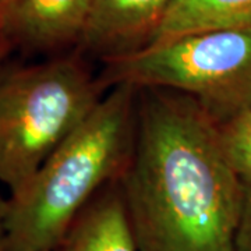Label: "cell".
<instances>
[{
    "mask_svg": "<svg viewBox=\"0 0 251 251\" xmlns=\"http://www.w3.org/2000/svg\"><path fill=\"white\" fill-rule=\"evenodd\" d=\"M119 186L138 251H236L244 186L222 152L218 125L196 99L138 90Z\"/></svg>",
    "mask_w": 251,
    "mask_h": 251,
    "instance_id": "obj_1",
    "label": "cell"
},
{
    "mask_svg": "<svg viewBox=\"0 0 251 251\" xmlns=\"http://www.w3.org/2000/svg\"><path fill=\"white\" fill-rule=\"evenodd\" d=\"M138 90L116 85L10 194L6 251H56L75 218L120 177L134 140Z\"/></svg>",
    "mask_w": 251,
    "mask_h": 251,
    "instance_id": "obj_2",
    "label": "cell"
},
{
    "mask_svg": "<svg viewBox=\"0 0 251 251\" xmlns=\"http://www.w3.org/2000/svg\"><path fill=\"white\" fill-rule=\"evenodd\" d=\"M108 88L78 56L0 64V183L18 191Z\"/></svg>",
    "mask_w": 251,
    "mask_h": 251,
    "instance_id": "obj_3",
    "label": "cell"
},
{
    "mask_svg": "<svg viewBox=\"0 0 251 251\" xmlns=\"http://www.w3.org/2000/svg\"><path fill=\"white\" fill-rule=\"evenodd\" d=\"M106 88L171 90L196 99L216 125L251 108V28L194 32L106 57Z\"/></svg>",
    "mask_w": 251,
    "mask_h": 251,
    "instance_id": "obj_4",
    "label": "cell"
},
{
    "mask_svg": "<svg viewBox=\"0 0 251 251\" xmlns=\"http://www.w3.org/2000/svg\"><path fill=\"white\" fill-rule=\"evenodd\" d=\"M172 0H92L81 46L106 57L145 46L161 24Z\"/></svg>",
    "mask_w": 251,
    "mask_h": 251,
    "instance_id": "obj_5",
    "label": "cell"
},
{
    "mask_svg": "<svg viewBox=\"0 0 251 251\" xmlns=\"http://www.w3.org/2000/svg\"><path fill=\"white\" fill-rule=\"evenodd\" d=\"M92 0H10L6 35L32 52L81 44Z\"/></svg>",
    "mask_w": 251,
    "mask_h": 251,
    "instance_id": "obj_6",
    "label": "cell"
},
{
    "mask_svg": "<svg viewBox=\"0 0 251 251\" xmlns=\"http://www.w3.org/2000/svg\"><path fill=\"white\" fill-rule=\"evenodd\" d=\"M56 251H138L119 179L81 211Z\"/></svg>",
    "mask_w": 251,
    "mask_h": 251,
    "instance_id": "obj_7",
    "label": "cell"
},
{
    "mask_svg": "<svg viewBox=\"0 0 251 251\" xmlns=\"http://www.w3.org/2000/svg\"><path fill=\"white\" fill-rule=\"evenodd\" d=\"M229 28H251V0H172L150 42Z\"/></svg>",
    "mask_w": 251,
    "mask_h": 251,
    "instance_id": "obj_8",
    "label": "cell"
},
{
    "mask_svg": "<svg viewBox=\"0 0 251 251\" xmlns=\"http://www.w3.org/2000/svg\"><path fill=\"white\" fill-rule=\"evenodd\" d=\"M219 143L230 169L251 188V108L218 125Z\"/></svg>",
    "mask_w": 251,
    "mask_h": 251,
    "instance_id": "obj_9",
    "label": "cell"
},
{
    "mask_svg": "<svg viewBox=\"0 0 251 251\" xmlns=\"http://www.w3.org/2000/svg\"><path fill=\"white\" fill-rule=\"evenodd\" d=\"M236 251H251V188L244 187L242 216L236 237Z\"/></svg>",
    "mask_w": 251,
    "mask_h": 251,
    "instance_id": "obj_10",
    "label": "cell"
},
{
    "mask_svg": "<svg viewBox=\"0 0 251 251\" xmlns=\"http://www.w3.org/2000/svg\"><path fill=\"white\" fill-rule=\"evenodd\" d=\"M9 209V200L0 196V251H6V218Z\"/></svg>",
    "mask_w": 251,
    "mask_h": 251,
    "instance_id": "obj_11",
    "label": "cell"
},
{
    "mask_svg": "<svg viewBox=\"0 0 251 251\" xmlns=\"http://www.w3.org/2000/svg\"><path fill=\"white\" fill-rule=\"evenodd\" d=\"M10 45V41L6 35V14H4V7H3V1L0 0V46Z\"/></svg>",
    "mask_w": 251,
    "mask_h": 251,
    "instance_id": "obj_12",
    "label": "cell"
},
{
    "mask_svg": "<svg viewBox=\"0 0 251 251\" xmlns=\"http://www.w3.org/2000/svg\"><path fill=\"white\" fill-rule=\"evenodd\" d=\"M10 49V45H1L0 46V64L3 62V59H4V56L7 54Z\"/></svg>",
    "mask_w": 251,
    "mask_h": 251,
    "instance_id": "obj_13",
    "label": "cell"
},
{
    "mask_svg": "<svg viewBox=\"0 0 251 251\" xmlns=\"http://www.w3.org/2000/svg\"><path fill=\"white\" fill-rule=\"evenodd\" d=\"M3 1V7H4V14H7V9H9L10 0H1Z\"/></svg>",
    "mask_w": 251,
    "mask_h": 251,
    "instance_id": "obj_14",
    "label": "cell"
}]
</instances>
